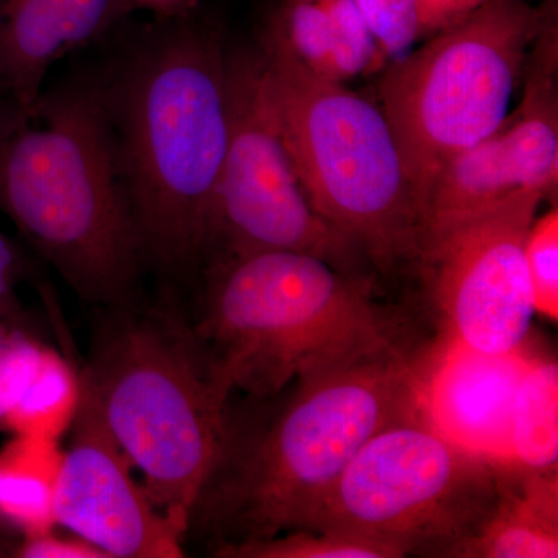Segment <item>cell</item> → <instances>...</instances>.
I'll return each instance as SVG.
<instances>
[{"instance_id": "16", "label": "cell", "mask_w": 558, "mask_h": 558, "mask_svg": "<svg viewBox=\"0 0 558 558\" xmlns=\"http://www.w3.org/2000/svg\"><path fill=\"white\" fill-rule=\"evenodd\" d=\"M60 440L11 436L0 449V523L22 537L57 527Z\"/></svg>"}, {"instance_id": "18", "label": "cell", "mask_w": 558, "mask_h": 558, "mask_svg": "<svg viewBox=\"0 0 558 558\" xmlns=\"http://www.w3.org/2000/svg\"><path fill=\"white\" fill-rule=\"evenodd\" d=\"M81 396V371L49 347L31 385L0 418V432L60 440L78 414Z\"/></svg>"}, {"instance_id": "19", "label": "cell", "mask_w": 558, "mask_h": 558, "mask_svg": "<svg viewBox=\"0 0 558 558\" xmlns=\"http://www.w3.org/2000/svg\"><path fill=\"white\" fill-rule=\"evenodd\" d=\"M267 32L322 78L344 83L336 33L319 0H279Z\"/></svg>"}, {"instance_id": "22", "label": "cell", "mask_w": 558, "mask_h": 558, "mask_svg": "<svg viewBox=\"0 0 558 558\" xmlns=\"http://www.w3.org/2000/svg\"><path fill=\"white\" fill-rule=\"evenodd\" d=\"M529 284L535 314L557 322L558 318V209L535 216L524 241Z\"/></svg>"}, {"instance_id": "27", "label": "cell", "mask_w": 558, "mask_h": 558, "mask_svg": "<svg viewBox=\"0 0 558 558\" xmlns=\"http://www.w3.org/2000/svg\"><path fill=\"white\" fill-rule=\"evenodd\" d=\"M487 2L488 0H418L424 39L462 20Z\"/></svg>"}, {"instance_id": "13", "label": "cell", "mask_w": 558, "mask_h": 558, "mask_svg": "<svg viewBox=\"0 0 558 558\" xmlns=\"http://www.w3.org/2000/svg\"><path fill=\"white\" fill-rule=\"evenodd\" d=\"M527 341L506 354H487L438 337L417 354V416L459 449L490 462L512 461L513 400L534 354Z\"/></svg>"}, {"instance_id": "20", "label": "cell", "mask_w": 558, "mask_h": 558, "mask_svg": "<svg viewBox=\"0 0 558 558\" xmlns=\"http://www.w3.org/2000/svg\"><path fill=\"white\" fill-rule=\"evenodd\" d=\"M222 558H399L398 550L373 539L319 529H292L258 542L222 545Z\"/></svg>"}, {"instance_id": "7", "label": "cell", "mask_w": 558, "mask_h": 558, "mask_svg": "<svg viewBox=\"0 0 558 558\" xmlns=\"http://www.w3.org/2000/svg\"><path fill=\"white\" fill-rule=\"evenodd\" d=\"M542 9L488 0L377 75L376 98L418 211L444 165L498 130L523 83Z\"/></svg>"}, {"instance_id": "14", "label": "cell", "mask_w": 558, "mask_h": 558, "mask_svg": "<svg viewBox=\"0 0 558 558\" xmlns=\"http://www.w3.org/2000/svg\"><path fill=\"white\" fill-rule=\"evenodd\" d=\"M119 0H0V89L32 109L53 64L108 31Z\"/></svg>"}, {"instance_id": "8", "label": "cell", "mask_w": 558, "mask_h": 558, "mask_svg": "<svg viewBox=\"0 0 558 558\" xmlns=\"http://www.w3.org/2000/svg\"><path fill=\"white\" fill-rule=\"evenodd\" d=\"M498 464L459 449L414 414L360 447L306 529L373 539L400 557H446L495 505Z\"/></svg>"}, {"instance_id": "12", "label": "cell", "mask_w": 558, "mask_h": 558, "mask_svg": "<svg viewBox=\"0 0 558 558\" xmlns=\"http://www.w3.org/2000/svg\"><path fill=\"white\" fill-rule=\"evenodd\" d=\"M70 433L54 505L58 526L94 543L109 558L183 557L185 532L150 501L84 396Z\"/></svg>"}, {"instance_id": "4", "label": "cell", "mask_w": 558, "mask_h": 558, "mask_svg": "<svg viewBox=\"0 0 558 558\" xmlns=\"http://www.w3.org/2000/svg\"><path fill=\"white\" fill-rule=\"evenodd\" d=\"M416 368L405 351L296 381L269 427L244 446L226 439L193 519L204 513L218 546L310 526L360 447L417 414Z\"/></svg>"}, {"instance_id": "25", "label": "cell", "mask_w": 558, "mask_h": 558, "mask_svg": "<svg viewBox=\"0 0 558 558\" xmlns=\"http://www.w3.org/2000/svg\"><path fill=\"white\" fill-rule=\"evenodd\" d=\"M21 558H109L105 550L68 531L61 534L57 527L39 534L27 535L14 550Z\"/></svg>"}, {"instance_id": "26", "label": "cell", "mask_w": 558, "mask_h": 558, "mask_svg": "<svg viewBox=\"0 0 558 558\" xmlns=\"http://www.w3.org/2000/svg\"><path fill=\"white\" fill-rule=\"evenodd\" d=\"M22 258L13 242L0 231V322H24L16 286L22 277Z\"/></svg>"}, {"instance_id": "3", "label": "cell", "mask_w": 558, "mask_h": 558, "mask_svg": "<svg viewBox=\"0 0 558 558\" xmlns=\"http://www.w3.org/2000/svg\"><path fill=\"white\" fill-rule=\"evenodd\" d=\"M194 332L226 388L256 398L407 351L368 286L295 252L216 259Z\"/></svg>"}, {"instance_id": "28", "label": "cell", "mask_w": 558, "mask_h": 558, "mask_svg": "<svg viewBox=\"0 0 558 558\" xmlns=\"http://www.w3.org/2000/svg\"><path fill=\"white\" fill-rule=\"evenodd\" d=\"M142 9L153 11L165 20H180L193 7L194 0H131Z\"/></svg>"}, {"instance_id": "21", "label": "cell", "mask_w": 558, "mask_h": 558, "mask_svg": "<svg viewBox=\"0 0 558 558\" xmlns=\"http://www.w3.org/2000/svg\"><path fill=\"white\" fill-rule=\"evenodd\" d=\"M337 38L344 83L377 76L388 65L354 0H319Z\"/></svg>"}, {"instance_id": "17", "label": "cell", "mask_w": 558, "mask_h": 558, "mask_svg": "<svg viewBox=\"0 0 558 558\" xmlns=\"http://www.w3.org/2000/svg\"><path fill=\"white\" fill-rule=\"evenodd\" d=\"M510 457L526 469H557L558 366L538 352L529 360L513 400Z\"/></svg>"}, {"instance_id": "5", "label": "cell", "mask_w": 558, "mask_h": 558, "mask_svg": "<svg viewBox=\"0 0 558 558\" xmlns=\"http://www.w3.org/2000/svg\"><path fill=\"white\" fill-rule=\"evenodd\" d=\"M81 381L150 501L189 534L226 444L230 398L194 329L124 315L102 332Z\"/></svg>"}, {"instance_id": "6", "label": "cell", "mask_w": 558, "mask_h": 558, "mask_svg": "<svg viewBox=\"0 0 558 558\" xmlns=\"http://www.w3.org/2000/svg\"><path fill=\"white\" fill-rule=\"evenodd\" d=\"M259 53L275 120L312 207L374 270L414 266L421 211L379 105L315 75L269 32Z\"/></svg>"}, {"instance_id": "15", "label": "cell", "mask_w": 558, "mask_h": 558, "mask_svg": "<svg viewBox=\"0 0 558 558\" xmlns=\"http://www.w3.org/2000/svg\"><path fill=\"white\" fill-rule=\"evenodd\" d=\"M454 558H557V469L499 462L498 495L470 537L447 550Z\"/></svg>"}, {"instance_id": "23", "label": "cell", "mask_w": 558, "mask_h": 558, "mask_svg": "<svg viewBox=\"0 0 558 558\" xmlns=\"http://www.w3.org/2000/svg\"><path fill=\"white\" fill-rule=\"evenodd\" d=\"M47 348L25 322H0V418L31 385Z\"/></svg>"}, {"instance_id": "9", "label": "cell", "mask_w": 558, "mask_h": 558, "mask_svg": "<svg viewBox=\"0 0 558 558\" xmlns=\"http://www.w3.org/2000/svg\"><path fill=\"white\" fill-rule=\"evenodd\" d=\"M229 137L208 248L222 256L295 252L371 288L374 267L315 211L275 120L258 51L227 53Z\"/></svg>"}, {"instance_id": "10", "label": "cell", "mask_w": 558, "mask_h": 558, "mask_svg": "<svg viewBox=\"0 0 558 558\" xmlns=\"http://www.w3.org/2000/svg\"><path fill=\"white\" fill-rule=\"evenodd\" d=\"M545 199L542 191L521 190L425 234L413 267L439 319V337L487 354L526 343L535 310L524 241Z\"/></svg>"}, {"instance_id": "1", "label": "cell", "mask_w": 558, "mask_h": 558, "mask_svg": "<svg viewBox=\"0 0 558 558\" xmlns=\"http://www.w3.org/2000/svg\"><path fill=\"white\" fill-rule=\"evenodd\" d=\"M109 105L143 258L170 274L208 250L229 137L227 53L213 33L174 25L140 47Z\"/></svg>"}, {"instance_id": "24", "label": "cell", "mask_w": 558, "mask_h": 558, "mask_svg": "<svg viewBox=\"0 0 558 558\" xmlns=\"http://www.w3.org/2000/svg\"><path fill=\"white\" fill-rule=\"evenodd\" d=\"M388 64L424 39L418 0H354Z\"/></svg>"}, {"instance_id": "11", "label": "cell", "mask_w": 558, "mask_h": 558, "mask_svg": "<svg viewBox=\"0 0 558 558\" xmlns=\"http://www.w3.org/2000/svg\"><path fill=\"white\" fill-rule=\"evenodd\" d=\"M557 9L543 10L515 110L497 131L462 150L436 175L422 211V240L521 190L546 197L558 186Z\"/></svg>"}, {"instance_id": "2", "label": "cell", "mask_w": 558, "mask_h": 558, "mask_svg": "<svg viewBox=\"0 0 558 558\" xmlns=\"http://www.w3.org/2000/svg\"><path fill=\"white\" fill-rule=\"evenodd\" d=\"M0 211L81 299L126 306L143 255L101 92L0 109Z\"/></svg>"}]
</instances>
